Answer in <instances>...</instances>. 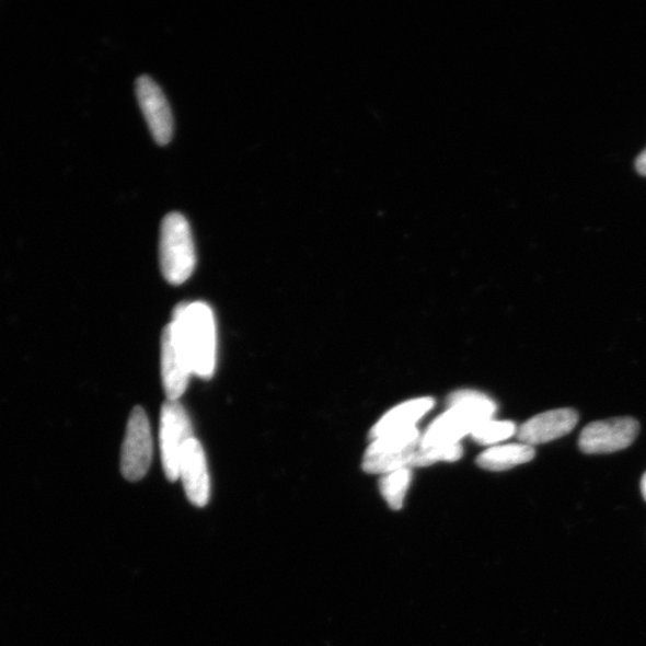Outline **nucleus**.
I'll use <instances>...</instances> for the list:
<instances>
[{"instance_id": "7ed1b4c3", "label": "nucleus", "mask_w": 646, "mask_h": 646, "mask_svg": "<svg viewBox=\"0 0 646 646\" xmlns=\"http://www.w3.org/2000/svg\"><path fill=\"white\" fill-rule=\"evenodd\" d=\"M160 264L172 286L189 279L197 265L196 247L187 219L177 212L166 215L161 226Z\"/></svg>"}, {"instance_id": "9d476101", "label": "nucleus", "mask_w": 646, "mask_h": 646, "mask_svg": "<svg viewBox=\"0 0 646 646\" xmlns=\"http://www.w3.org/2000/svg\"><path fill=\"white\" fill-rule=\"evenodd\" d=\"M178 480L183 482L188 500L198 508H204L210 500L211 482L201 443L196 437L189 439L180 461Z\"/></svg>"}, {"instance_id": "f8f14e48", "label": "nucleus", "mask_w": 646, "mask_h": 646, "mask_svg": "<svg viewBox=\"0 0 646 646\" xmlns=\"http://www.w3.org/2000/svg\"><path fill=\"white\" fill-rule=\"evenodd\" d=\"M435 405L432 397H418L409 400L387 413L370 431V438L416 428L417 423Z\"/></svg>"}, {"instance_id": "4468645a", "label": "nucleus", "mask_w": 646, "mask_h": 646, "mask_svg": "<svg viewBox=\"0 0 646 646\" xmlns=\"http://www.w3.org/2000/svg\"><path fill=\"white\" fill-rule=\"evenodd\" d=\"M412 482L411 469L394 471L382 475L380 491L388 506L393 510L404 507V501Z\"/></svg>"}, {"instance_id": "0eeeda50", "label": "nucleus", "mask_w": 646, "mask_h": 646, "mask_svg": "<svg viewBox=\"0 0 646 646\" xmlns=\"http://www.w3.org/2000/svg\"><path fill=\"white\" fill-rule=\"evenodd\" d=\"M639 434L635 418L620 417L592 422L586 426L578 439V447L585 454H611L628 448Z\"/></svg>"}, {"instance_id": "20e7f679", "label": "nucleus", "mask_w": 646, "mask_h": 646, "mask_svg": "<svg viewBox=\"0 0 646 646\" xmlns=\"http://www.w3.org/2000/svg\"><path fill=\"white\" fill-rule=\"evenodd\" d=\"M419 430L412 428L372 439L365 458V472L369 474H388L394 471L413 468L416 451L419 447Z\"/></svg>"}, {"instance_id": "9b49d317", "label": "nucleus", "mask_w": 646, "mask_h": 646, "mask_svg": "<svg viewBox=\"0 0 646 646\" xmlns=\"http://www.w3.org/2000/svg\"><path fill=\"white\" fill-rule=\"evenodd\" d=\"M577 423L578 413L574 408L547 411L527 420L517 431V438L531 447L549 443L570 434Z\"/></svg>"}, {"instance_id": "f257e3e1", "label": "nucleus", "mask_w": 646, "mask_h": 646, "mask_svg": "<svg viewBox=\"0 0 646 646\" xmlns=\"http://www.w3.org/2000/svg\"><path fill=\"white\" fill-rule=\"evenodd\" d=\"M172 323L193 374L210 380L217 364V326L211 307L205 302L181 303Z\"/></svg>"}, {"instance_id": "39448f33", "label": "nucleus", "mask_w": 646, "mask_h": 646, "mask_svg": "<svg viewBox=\"0 0 646 646\" xmlns=\"http://www.w3.org/2000/svg\"><path fill=\"white\" fill-rule=\"evenodd\" d=\"M160 446L163 471L166 480L178 481L180 461L189 439L194 437L193 426L183 405L166 400L161 409Z\"/></svg>"}, {"instance_id": "6e6552de", "label": "nucleus", "mask_w": 646, "mask_h": 646, "mask_svg": "<svg viewBox=\"0 0 646 646\" xmlns=\"http://www.w3.org/2000/svg\"><path fill=\"white\" fill-rule=\"evenodd\" d=\"M136 94L151 135L160 146L171 143L174 132L173 113L162 89L149 76L136 82Z\"/></svg>"}, {"instance_id": "1a4fd4ad", "label": "nucleus", "mask_w": 646, "mask_h": 646, "mask_svg": "<svg viewBox=\"0 0 646 646\" xmlns=\"http://www.w3.org/2000/svg\"><path fill=\"white\" fill-rule=\"evenodd\" d=\"M161 370L166 399L177 402L187 390L193 371L183 347L180 346L176 338L172 322L162 332Z\"/></svg>"}, {"instance_id": "dca6fc26", "label": "nucleus", "mask_w": 646, "mask_h": 646, "mask_svg": "<svg viewBox=\"0 0 646 646\" xmlns=\"http://www.w3.org/2000/svg\"><path fill=\"white\" fill-rule=\"evenodd\" d=\"M462 455L463 450L460 443L430 448L419 446L413 460V468H429L438 461L454 462Z\"/></svg>"}, {"instance_id": "ddd939ff", "label": "nucleus", "mask_w": 646, "mask_h": 646, "mask_svg": "<svg viewBox=\"0 0 646 646\" xmlns=\"http://www.w3.org/2000/svg\"><path fill=\"white\" fill-rule=\"evenodd\" d=\"M534 458V447L514 443L487 449L477 458L476 463L483 470L501 472L531 462Z\"/></svg>"}, {"instance_id": "a211bd4d", "label": "nucleus", "mask_w": 646, "mask_h": 646, "mask_svg": "<svg viewBox=\"0 0 646 646\" xmlns=\"http://www.w3.org/2000/svg\"><path fill=\"white\" fill-rule=\"evenodd\" d=\"M641 491H642L643 498L646 501V472L642 476Z\"/></svg>"}, {"instance_id": "2eb2a0df", "label": "nucleus", "mask_w": 646, "mask_h": 646, "mask_svg": "<svg viewBox=\"0 0 646 646\" xmlns=\"http://www.w3.org/2000/svg\"><path fill=\"white\" fill-rule=\"evenodd\" d=\"M517 432L516 424L509 420L488 419L477 425L471 436L484 446L495 445L512 437Z\"/></svg>"}, {"instance_id": "f3484780", "label": "nucleus", "mask_w": 646, "mask_h": 646, "mask_svg": "<svg viewBox=\"0 0 646 646\" xmlns=\"http://www.w3.org/2000/svg\"><path fill=\"white\" fill-rule=\"evenodd\" d=\"M637 171L641 175L646 176V149L641 153L636 163Z\"/></svg>"}, {"instance_id": "423d86ee", "label": "nucleus", "mask_w": 646, "mask_h": 646, "mask_svg": "<svg viewBox=\"0 0 646 646\" xmlns=\"http://www.w3.org/2000/svg\"><path fill=\"white\" fill-rule=\"evenodd\" d=\"M153 454L150 422L141 407L129 415L122 449V473L128 482H139L147 475Z\"/></svg>"}, {"instance_id": "f03ea898", "label": "nucleus", "mask_w": 646, "mask_h": 646, "mask_svg": "<svg viewBox=\"0 0 646 646\" xmlns=\"http://www.w3.org/2000/svg\"><path fill=\"white\" fill-rule=\"evenodd\" d=\"M448 411L435 419L420 437L424 448L460 443L477 425L493 419L497 411L494 400L483 393L460 391L448 399Z\"/></svg>"}]
</instances>
